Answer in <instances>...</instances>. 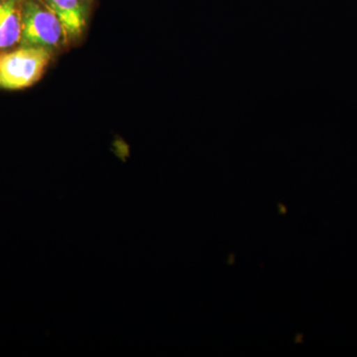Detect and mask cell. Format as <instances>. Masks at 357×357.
<instances>
[{"label": "cell", "instance_id": "obj_1", "mask_svg": "<svg viewBox=\"0 0 357 357\" xmlns=\"http://www.w3.org/2000/svg\"><path fill=\"white\" fill-rule=\"evenodd\" d=\"M53 52L43 47L21 46L17 50L0 54V88L31 86L43 76Z\"/></svg>", "mask_w": 357, "mask_h": 357}, {"label": "cell", "instance_id": "obj_2", "mask_svg": "<svg viewBox=\"0 0 357 357\" xmlns=\"http://www.w3.org/2000/svg\"><path fill=\"white\" fill-rule=\"evenodd\" d=\"M62 23L46 2L27 0L22 6V33L20 44L43 47L54 51L68 43Z\"/></svg>", "mask_w": 357, "mask_h": 357}, {"label": "cell", "instance_id": "obj_3", "mask_svg": "<svg viewBox=\"0 0 357 357\" xmlns=\"http://www.w3.org/2000/svg\"><path fill=\"white\" fill-rule=\"evenodd\" d=\"M62 23L68 41L76 40L84 33L86 9L82 0H45Z\"/></svg>", "mask_w": 357, "mask_h": 357}, {"label": "cell", "instance_id": "obj_4", "mask_svg": "<svg viewBox=\"0 0 357 357\" xmlns=\"http://www.w3.org/2000/svg\"><path fill=\"white\" fill-rule=\"evenodd\" d=\"M22 6L20 0L0 2V49H8L20 42Z\"/></svg>", "mask_w": 357, "mask_h": 357}]
</instances>
